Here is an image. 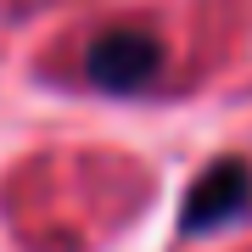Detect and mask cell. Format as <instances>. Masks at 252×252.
<instances>
[{"label":"cell","mask_w":252,"mask_h":252,"mask_svg":"<svg viewBox=\"0 0 252 252\" xmlns=\"http://www.w3.org/2000/svg\"><path fill=\"white\" fill-rule=\"evenodd\" d=\"M252 202V168L247 162H213L202 174V185L185 196V230H219L230 219H241Z\"/></svg>","instance_id":"obj_2"},{"label":"cell","mask_w":252,"mask_h":252,"mask_svg":"<svg viewBox=\"0 0 252 252\" xmlns=\"http://www.w3.org/2000/svg\"><path fill=\"white\" fill-rule=\"evenodd\" d=\"M84 73H90L95 90L107 95H135L162 73V45L152 34H135V28H118V34L95 39L90 56H84Z\"/></svg>","instance_id":"obj_1"}]
</instances>
